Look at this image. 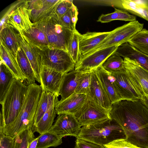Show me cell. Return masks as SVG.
Segmentation results:
<instances>
[{"instance_id":"15","label":"cell","mask_w":148,"mask_h":148,"mask_svg":"<svg viewBox=\"0 0 148 148\" xmlns=\"http://www.w3.org/2000/svg\"><path fill=\"white\" fill-rule=\"evenodd\" d=\"M18 38L21 47L25 52L32 68L36 80L40 84V74L42 66V51L29 42L19 32Z\"/></svg>"},{"instance_id":"36","label":"cell","mask_w":148,"mask_h":148,"mask_svg":"<svg viewBox=\"0 0 148 148\" xmlns=\"http://www.w3.org/2000/svg\"><path fill=\"white\" fill-rule=\"evenodd\" d=\"M128 11L148 21V5L146 3L132 0L128 7Z\"/></svg>"},{"instance_id":"18","label":"cell","mask_w":148,"mask_h":148,"mask_svg":"<svg viewBox=\"0 0 148 148\" xmlns=\"http://www.w3.org/2000/svg\"><path fill=\"white\" fill-rule=\"evenodd\" d=\"M18 33L17 30L7 23L1 27L0 44L16 58L18 50L21 47Z\"/></svg>"},{"instance_id":"16","label":"cell","mask_w":148,"mask_h":148,"mask_svg":"<svg viewBox=\"0 0 148 148\" xmlns=\"http://www.w3.org/2000/svg\"><path fill=\"white\" fill-rule=\"evenodd\" d=\"M63 73L42 66L40 74V85L42 91L50 92L58 97Z\"/></svg>"},{"instance_id":"30","label":"cell","mask_w":148,"mask_h":148,"mask_svg":"<svg viewBox=\"0 0 148 148\" xmlns=\"http://www.w3.org/2000/svg\"><path fill=\"white\" fill-rule=\"evenodd\" d=\"M114 11L112 13L102 14L98 18L97 21L101 23H106L115 20H119L130 22L136 20V17L130 14L125 10L115 8Z\"/></svg>"},{"instance_id":"31","label":"cell","mask_w":148,"mask_h":148,"mask_svg":"<svg viewBox=\"0 0 148 148\" xmlns=\"http://www.w3.org/2000/svg\"><path fill=\"white\" fill-rule=\"evenodd\" d=\"M38 137V142L36 148L56 147L61 145L62 143V138L49 131L40 134Z\"/></svg>"},{"instance_id":"37","label":"cell","mask_w":148,"mask_h":148,"mask_svg":"<svg viewBox=\"0 0 148 148\" xmlns=\"http://www.w3.org/2000/svg\"><path fill=\"white\" fill-rule=\"evenodd\" d=\"M91 71L82 73L75 89V92L88 95L90 91Z\"/></svg>"},{"instance_id":"39","label":"cell","mask_w":148,"mask_h":148,"mask_svg":"<svg viewBox=\"0 0 148 148\" xmlns=\"http://www.w3.org/2000/svg\"><path fill=\"white\" fill-rule=\"evenodd\" d=\"M103 147L104 148H140L129 143L125 138L116 140Z\"/></svg>"},{"instance_id":"28","label":"cell","mask_w":148,"mask_h":148,"mask_svg":"<svg viewBox=\"0 0 148 148\" xmlns=\"http://www.w3.org/2000/svg\"><path fill=\"white\" fill-rule=\"evenodd\" d=\"M127 42L137 50L148 56V30L143 28Z\"/></svg>"},{"instance_id":"7","label":"cell","mask_w":148,"mask_h":148,"mask_svg":"<svg viewBox=\"0 0 148 148\" xmlns=\"http://www.w3.org/2000/svg\"><path fill=\"white\" fill-rule=\"evenodd\" d=\"M42 66L64 74L75 69V64L67 51L48 48L42 51Z\"/></svg>"},{"instance_id":"43","label":"cell","mask_w":148,"mask_h":148,"mask_svg":"<svg viewBox=\"0 0 148 148\" xmlns=\"http://www.w3.org/2000/svg\"><path fill=\"white\" fill-rule=\"evenodd\" d=\"M140 100L142 103L148 109V96H145Z\"/></svg>"},{"instance_id":"44","label":"cell","mask_w":148,"mask_h":148,"mask_svg":"<svg viewBox=\"0 0 148 148\" xmlns=\"http://www.w3.org/2000/svg\"><path fill=\"white\" fill-rule=\"evenodd\" d=\"M103 148H104V147H103Z\"/></svg>"},{"instance_id":"6","label":"cell","mask_w":148,"mask_h":148,"mask_svg":"<svg viewBox=\"0 0 148 148\" xmlns=\"http://www.w3.org/2000/svg\"><path fill=\"white\" fill-rule=\"evenodd\" d=\"M143 23L136 20L116 28L110 32L107 36L94 48L80 57L87 56L101 49L119 47L127 42L134 35L143 29Z\"/></svg>"},{"instance_id":"2","label":"cell","mask_w":148,"mask_h":148,"mask_svg":"<svg viewBox=\"0 0 148 148\" xmlns=\"http://www.w3.org/2000/svg\"><path fill=\"white\" fill-rule=\"evenodd\" d=\"M23 104L17 116L11 123L0 127L3 133L13 138L20 132L34 126V119L42 90L36 83L28 85Z\"/></svg>"},{"instance_id":"11","label":"cell","mask_w":148,"mask_h":148,"mask_svg":"<svg viewBox=\"0 0 148 148\" xmlns=\"http://www.w3.org/2000/svg\"><path fill=\"white\" fill-rule=\"evenodd\" d=\"M81 127L74 114H63L58 115L49 131L62 138L66 136L77 138Z\"/></svg>"},{"instance_id":"40","label":"cell","mask_w":148,"mask_h":148,"mask_svg":"<svg viewBox=\"0 0 148 148\" xmlns=\"http://www.w3.org/2000/svg\"><path fill=\"white\" fill-rule=\"evenodd\" d=\"M0 148H13L15 138L5 134L0 129Z\"/></svg>"},{"instance_id":"17","label":"cell","mask_w":148,"mask_h":148,"mask_svg":"<svg viewBox=\"0 0 148 148\" xmlns=\"http://www.w3.org/2000/svg\"><path fill=\"white\" fill-rule=\"evenodd\" d=\"M86 95L75 92L69 97L59 101L55 106L56 114H74L78 111L88 100Z\"/></svg>"},{"instance_id":"33","label":"cell","mask_w":148,"mask_h":148,"mask_svg":"<svg viewBox=\"0 0 148 148\" xmlns=\"http://www.w3.org/2000/svg\"><path fill=\"white\" fill-rule=\"evenodd\" d=\"M78 9L74 5L67 12L59 18L65 27L74 32L76 30V25L78 19Z\"/></svg>"},{"instance_id":"23","label":"cell","mask_w":148,"mask_h":148,"mask_svg":"<svg viewBox=\"0 0 148 148\" xmlns=\"http://www.w3.org/2000/svg\"><path fill=\"white\" fill-rule=\"evenodd\" d=\"M124 58L135 60L148 72V56L136 49L128 43L119 46L114 52Z\"/></svg>"},{"instance_id":"25","label":"cell","mask_w":148,"mask_h":148,"mask_svg":"<svg viewBox=\"0 0 148 148\" xmlns=\"http://www.w3.org/2000/svg\"><path fill=\"white\" fill-rule=\"evenodd\" d=\"M58 97L53 93L42 91L35 115L34 127L51 107L56 105L59 101Z\"/></svg>"},{"instance_id":"35","label":"cell","mask_w":148,"mask_h":148,"mask_svg":"<svg viewBox=\"0 0 148 148\" xmlns=\"http://www.w3.org/2000/svg\"><path fill=\"white\" fill-rule=\"evenodd\" d=\"M79 33L77 30L73 32L68 48L67 52L75 64L78 61L80 56L79 43Z\"/></svg>"},{"instance_id":"12","label":"cell","mask_w":148,"mask_h":148,"mask_svg":"<svg viewBox=\"0 0 148 148\" xmlns=\"http://www.w3.org/2000/svg\"><path fill=\"white\" fill-rule=\"evenodd\" d=\"M109 73L112 77L114 86L122 100L135 101L142 99L130 82L124 68Z\"/></svg>"},{"instance_id":"13","label":"cell","mask_w":148,"mask_h":148,"mask_svg":"<svg viewBox=\"0 0 148 148\" xmlns=\"http://www.w3.org/2000/svg\"><path fill=\"white\" fill-rule=\"evenodd\" d=\"M60 0L27 1L31 21L33 23L48 17L55 11Z\"/></svg>"},{"instance_id":"22","label":"cell","mask_w":148,"mask_h":148,"mask_svg":"<svg viewBox=\"0 0 148 148\" xmlns=\"http://www.w3.org/2000/svg\"><path fill=\"white\" fill-rule=\"evenodd\" d=\"M95 69L101 84L112 103L122 100L114 86L111 74L104 70L101 65Z\"/></svg>"},{"instance_id":"20","label":"cell","mask_w":148,"mask_h":148,"mask_svg":"<svg viewBox=\"0 0 148 148\" xmlns=\"http://www.w3.org/2000/svg\"><path fill=\"white\" fill-rule=\"evenodd\" d=\"M110 33V32H87L83 34L79 33V43L80 57L94 48L101 42Z\"/></svg>"},{"instance_id":"5","label":"cell","mask_w":148,"mask_h":148,"mask_svg":"<svg viewBox=\"0 0 148 148\" xmlns=\"http://www.w3.org/2000/svg\"><path fill=\"white\" fill-rule=\"evenodd\" d=\"M33 24L46 36L49 48L68 51L69 44L73 32L65 27L56 16L53 14Z\"/></svg>"},{"instance_id":"24","label":"cell","mask_w":148,"mask_h":148,"mask_svg":"<svg viewBox=\"0 0 148 148\" xmlns=\"http://www.w3.org/2000/svg\"><path fill=\"white\" fill-rule=\"evenodd\" d=\"M0 60L4 62L15 78L23 82L26 81L25 77L18 64L16 58L1 44Z\"/></svg>"},{"instance_id":"3","label":"cell","mask_w":148,"mask_h":148,"mask_svg":"<svg viewBox=\"0 0 148 148\" xmlns=\"http://www.w3.org/2000/svg\"><path fill=\"white\" fill-rule=\"evenodd\" d=\"M76 138L90 141L102 146L126 136L122 128L115 121L109 119L97 123L84 126Z\"/></svg>"},{"instance_id":"1","label":"cell","mask_w":148,"mask_h":148,"mask_svg":"<svg viewBox=\"0 0 148 148\" xmlns=\"http://www.w3.org/2000/svg\"><path fill=\"white\" fill-rule=\"evenodd\" d=\"M110 118L122 128L127 141L148 148V109L140 100H122L112 103Z\"/></svg>"},{"instance_id":"41","label":"cell","mask_w":148,"mask_h":148,"mask_svg":"<svg viewBox=\"0 0 148 148\" xmlns=\"http://www.w3.org/2000/svg\"><path fill=\"white\" fill-rule=\"evenodd\" d=\"M74 148H103V147L94 143L76 138Z\"/></svg>"},{"instance_id":"10","label":"cell","mask_w":148,"mask_h":148,"mask_svg":"<svg viewBox=\"0 0 148 148\" xmlns=\"http://www.w3.org/2000/svg\"><path fill=\"white\" fill-rule=\"evenodd\" d=\"M118 47H112L101 49L87 56L80 57L75 64L74 69L84 73L96 69L114 53Z\"/></svg>"},{"instance_id":"27","label":"cell","mask_w":148,"mask_h":148,"mask_svg":"<svg viewBox=\"0 0 148 148\" xmlns=\"http://www.w3.org/2000/svg\"><path fill=\"white\" fill-rule=\"evenodd\" d=\"M14 77L5 64L1 60L0 64V101L3 99Z\"/></svg>"},{"instance_id":"38","label":"cell","mask_w":148,"mask_h":148,"mask_svg":"<svg viewBox=\"0 0 148 148\" xmlns=\"http://www.w3.org/2000/svg\"><path fill=\"white\" fill-rule=\"evenodd\" d=\"M73 5L72 0H60L53 14L60 18L67 12Z\"/></svg>"},{"instance_id":"21","label":"cell","mask_w":148,"mask_h":148,"mask_svg":"<svg viewBox=\"0 0 148 148\" xmlns=\"http://www.w3.org/2000/svg\"><path fill=\"white\" fill-rule=\"evenodd\" d=\"M82 73L74 69L64 74L59 92L61 96L60 100L66 98L75 92Z\"/></svg>"},{"instance_id":"8","label":"cell","mask_w":148,"mask_h":148,"mask_svg":"<svg viewBox=\"0 0 148 148\" xmlns=\"http://www.w3.org/2000/svg\"><path fill=\"white\" fill-rule=\"evenodd\" d=\"M123 63L129 79L137 92L142 98L148 96V72L136 61L129 58H124Z\"/></svg>"},{"instance_id":"32","label":"cell","mask_w":148,"mask_h":148,"mask_svg":"<svg viewBox=\"0 0 148 148\" xmlns=\"http://www.w3.org/2000/svg\"><path fill=\"white\" fill-rule=\"evenodd\" d=\"M101 66L109 73L117 71L124 69L123 60L114 53L105 60Z\"/></svg>"},{"instance_id":"42","label":"cell","mask_w":148,"mask_h":148,"mask_svg":"<svg viewBox=\"0 0 148 148\" xmlns=\"http://www.w3.org/2000/svg\"><path fill=\"white\" fill-rule=\"evenodd\" d=\"M38 137L35 138L29 143L28 148H36L37 144Z\"/></svg>"},{"instance_id":"14","label":"cell","mask_w":148,"mask_h":148,"mask_svg":"<svg viewBox=\"0 0 148 148\" xmlns=\"http://www.w3.org/2000/svg\"><path fill=\"white\" fill-rule=\"evenodd\" d=\"M91 76L88 99L110 112L112 103L106 92L97 74L96 69L91 71Z\"/></svg>"},{"instance_id":"26","label":"cell","mask_w":148,"mask_h":148,"mask_svg":"<svg viewBox=\"0 0 148 148\" xmlns=\"http://www.w3.org/2000/svg\"><path fill=\"white\" fill-rule=\"evenodd\" d=\"M16 59L28 85L35 83L36 79L34 71L25 52L21 47L18 50Z\"/></svg>"},{"instance_id":"9","label":"cell","mask_w":148,"mask_h":148,"mask_svg":"<svg viewBox=\"0 0 148 148\" xmlns=\"http://www.w3.org/2000/svg\"><path fill=\"white\" fill-rule=\"evenodd\" d=\"M74 115L81 126L97 123L111 119L109 111L88 99Z\"/></svg>"},{"instance_id":"4","label":"cell","mask_w":148,"mask_h":148,"mask_svg":"<svg viewBox=\"0 0 148 148\" xmlns=\"http://www.w3.org/2000/svg\"><path fill=\"white\" fill-rule=\"evenodd\" d=\"M23 82L14 78L3 99L0 101L1 127L13 122L20 111L28 88Z\"/></svg>"},{"instance_id":"29","label":"cell","mask_w":148,"mask_h":148,"mask_svg":"<svg viewBox=\"0 0 148 148\" xmlns=\"http://www.w3.org/2000/svg\"><path fill=\"white\" fill-rule=\"evenodd\" d=\"M53 105L44 114L36 125L34 127L35 131L41 134L49 131L53 125L56 112Z\"/></svg>"},{"instance_id":"19","label":"cell","mask_w":148,"mask_h":148,"mask_svg":"<svg viewBox=\"0 0 148 148\" xmlns=\"http://www.w3.org/2000/svg\"><path fill=\"white\" fill-rule=\"evenodd\" d=\"M30 43L42 51L49 48L47 37L43 32L33 25L32 22L26 25L18 32Z\"/></svg>"},{"instance_id":"34","label":"cell","mask_w":148,"mask_h":148,"mask_svg":"<svg viewBox=\"0 0 148 148\" xmlns=\"http://www.w3.org/2000/svg\"><path fill=\"white\" fill-rule=\"evenodd\" d=\"M34 127L19 133L15 137L13 148H28L31 142L35 138Z\"/></svg>"}]
</instances>
